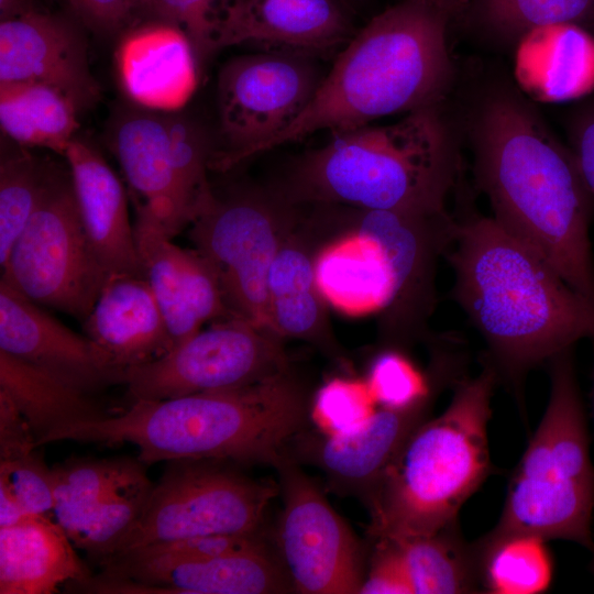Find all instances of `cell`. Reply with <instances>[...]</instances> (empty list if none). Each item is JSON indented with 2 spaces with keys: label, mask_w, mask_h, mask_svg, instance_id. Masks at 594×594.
<instances>
[{
  "label": "cell",
  "mask_w": 594,
  "mask_h": 594,
  "mask_svg": "<svg viewBox=\"0 0 594 594\" xmlns=\"http://www.w3.org/2000/svg\"><path fill=\"white\" fill-rule=\"evenodd\" d=\"M465 128L492 218L594 300V199L571 148L517 87L502 80L480 92Z\"/></svg>",
  "instance_id": "1"
},
{
  "label": "cell",
  "mask_w": 594,
  "mask_h": 594,
  "mask_svg": "<svg viewBox=\"0 0 594 594\" xmlns=\"http://www.w3.org/2000/svg\"><path fill=\"white\" fill-rule=\"evenodd\" d=\"M447 253L453 297L485 341L498 377L518 386L531 369L594 339V300L492 217L458 220Z\"/></svg>",
  "instance_id": "2"
},
{
  "label": "cell",
  "mask_w": 594,
  "mask_h": 594,
  "mask_svg": "<svg viewBox=\"0 0 594 594\" xmlns=\"http://www.w3.org/2000/svg\"><path fill=\"white\" fill-rule=\"evenodd\" d=\"M306 418L305 389L286 372L238 388L132 402L119 415L63 428L46 443H131L145 465L182 459L274 464Z\"/></svg>",
  "instance_id": "3"
},
{
  "label": "cell",
  "mask_w": 594,
  "mask_h": 594,
  "mask_svg": "<svg viewBox=\"0 0 594 594\" xmlns=\"http://www.w3.org/2000/svg\"><path fill=\"white\" fill-rule=\"evenodd\" d=\"M449 20L408 0L373 16L343 46L306 109L266 151L318 131L337 133L440 103L452 79Z\"/></svg>",
  "instance_id": "4"
},
{
  "label": "cell",
  "mask_w": 594,
  "mask_h": 594,
  "mask_svg": "<svg viewBox=\"0 0 594 594\" xmlns=\"http://www.w3.org/2000/svg\"><path fill=\"white\" fill-rule=\"evenodd\" d=\"M331 134L295 164L284 195L289 201L362 210L446 209L460 153L440 103L391 124Z\"/></svg>",
  "instance_id": "5"
},
{
  "label": "cell",
  "mask_w": 594,
  "mask_h": 594,
  "mask_svg": "<svg viewBox=\"0 0 594 594\" xmlns=\"http://www.w3.org/2000/svg\"><path fill=\"white\" fill-rule=\"evenodd\" d=\"M497 378L487 363L460 381L447 409L404 441L365 498L376 541L428 536L455 524L491 473L487 424Z\"/></svg>",
  "instance_id": "6"
},
{
  "label": "cell",
  "mask_w": 594,
  "mask_h": 594,
  "mask_svg": "<svg viewBox=\"0 0 594 594\" xmlns=\"http://www.w3.org/2000/svg\"><path fill=\"white\" fill-rule=\"evenodd\" d=\"M572 350L549 361L548 406L510 479L498 524L484 540L528 534L594 552V466Z\"/></svg>",
  "instance_id": "7"
},
{
  "label": "cell",
  "mask_w": 594,
  "mask_h": 594,
  "mask_svg": "<svg viewBox=\"0 0 594 594\" xmlns=\"http://www.w3.org/2000/svg\"><path fill=\"white\" fill-rule=\"evenodd\" d=\"M1 279L81 323L109 276L85 233L70 174L50 172L42 197L1 265Z\"/></svg>",
  "instance_id": "8"
},
{
  "label": "cell",
  "mask_w": 594,
  "mask_h": 594,
  "mask_svg": "<svg viewBox=\"0 0 594 594\" xmlns=\"http://www.w3.org/2000/svg\"><path fill=\"white\" fill-rule=\"evenodd\" d=\"M217 461H167L140 516L109 559L177 539L254 535L276 488L219 466Z\"/></svg>",
  "instance_id": "9"
},
{
  "label": "cell",
  "mask_w": 594,
  "mask_h": 594,
  "mask_svg": "<svg viewBox=\"0 0 594 594\" xmlns=\"http://www.w3.org/2000/svg\"><path fill=\"white\" fill-rule=\"evenodd\" d=\"M312 57L271 51L222 66L217 85L221 145L211 153V169L228 170L265 152L301 114L324 76Z\"/></svg>",
  "instance_id": "10"
},
{
  "label": "cell",
  "mask_w": 594,
  "mask_h": 594,
  "mask_svg": "<svg viewBox=\"0 0 594 594\" xmlns=\"http://www.w3.org/2000/svg\"><path fill=\"white\" fill-rule=\"evenodd\" d=\"M290 204L251 190L213 196L190 223L195 249L215 270L232 317L267 330V277L287 233Z\"/></svg>",
  "instance_id": "11"
},
{
  "label": "cell",
  "mask_w": 594,
  "mask_h": 594,
  "mask_svg": "<svg viewBox=\"0 0 594 594\" xmlns=\"http://www.w3.org/2000/svg\"><path fill=\"white\" fill-rule=\"evenodd\" d=\"M280 337L240 318L216 321L165 355L123 372L132 402L238 388L288 372Z\"/></svg>",
  "instance_id": "12"
},
{
  "label": "cell",
  "mask_w": 594,
  "mask_h": 594,
  "mask_svg": "<svg viewBox=\"0 0 594 594\" xmlns=\"http://www.w3.org/2000/svg\"><path fill=\"white\" fill-rule=\"evenodd\" d=\"M279 473L284 508L278 544L292 586L302 594L359 593L363 582L358 539L318 487L283 455Z\"/></svg>",
  "instance_id": "13"
},
{
  "label": "cell",
  "mask_w": 594,
  "mask_h": 594,
  "mask_svg": "<svg viewBox=\"0 0 594 594\" xmlns=\"http://www.w3.org/2000/svg\"><path fill=\"white\" fill-rule=\"evenodd\" d=\"M359 230L382 246L393 271L395 293L385 310L389 336L422 331L435 306L438 260L454 239L458 220L440 210H362L352 208Z\"/></svg>",
  "instance_id": "14"
},
{
  "label": "cell",
  "mask_w": 594,
  "mask_h": 594,
  "mask_svg": "<svg viewBox=\"0 0 594 594\" xmlns=\"http://www.w3.org/2000/svg\"><path fill=\"white\" fill-rule=\"evenodd\" d=\"M113 147L135 199L136 220L173 239L215 195L197 193L176 161L165 116L132 112L113 133Z\"/></svg>",
  "instance_id": "15"
},
{
  "label": "cell",
  "mask_w": 594,
  "mask_h": 594,
  "mask_svg": "<svg viewBox=\"0 0 594 594\" xmlns=\"http://www.w3.org/2000/svg\"><path fill=\"white\" fill-rule=\"evenodd\" d=\"M100 566L96 575L124 580L116 585L118 594H270L288 591L290 584L285 569L270 558L263 544L189 560L129 552Z\"/></svg>",
  "instance_id": "16"
},
{
  "label": "cell",
  "mask_w": 594,
  "mask_h": 594,
  "mask_svg": "<svg viewBox=\"0 0 594 594\" xmlns=\"http://www.w3.org/2000/svg\"><path fill=\"white\" fill-rule=\"evenodd\" d=\"M0 351L88 395L122 384L123 371L86 334L0 279Z\"/></svg>",
  "instance_id": "17"
},
{
  "label": "cell",
  "mask_w": 594,
  "mask_h": 594,
  "mask_svg": "<svg viewBox=\"0 0 594 594\" xmlns=\"http://www.w3.org/2000/svg\"><path fill=\"white\" fill-rule=\"evenodd\" d=\"M16 82L53 86L79 111L100 96L79 33L66 21L34 9L0 22V85Z\"/></svg>",
  "instance_id": "18"
},
{
  "label": "cell",
  "mask_w": 594,
  "mask_h": 594,
  "mask_svg": "<svg viewBox=\"0 0 594 594\" xmlns=\"http://www.w3.org/2000/svg\"><path fill=\"white\" fill-rule=\"evenodd\" d=\"M144 275L166 321L174 346L208 321L234 318L217 274L196 249H183L153 227L135 221Z\"/></svg>",
  "instance_id": "19"
},
{
  "label": "cell",
  "mask_w": 594,
  "mask_h": 594,
  "mask_svg": "<svg viewBox=\"0 0 594 594\" xmlns=\"http://www.w3.org/2000/svg\"><path fill=\"white\" fill-rule=\"evenodd\" d=\"M199 62L186 32L162 20L130 29L116 52L121 88L151 112L170 113L186 106L199 84Z\"/></svg>",
  "instance_id": "20"
},
{
  "label": "cell",
  "mask_w": 594,
  "mask_h": 594,
  "mask_svg": "<svg viewBox=\"0 0 594 594\" xmlns=\"http://www.w3.org/2000/svg\"><path fill=\"white\" fill-rule=\"evenodd\" d=\"M81 224L108 274L145 276L124 187L105 158L74 139L65 153Z\"/></svg>",
  "instance_id": "21"
},
{
  "label": "cell",
  "mask_w": 594,
  "mask_h": 594,
  "mask_svg": "<svg viewBox=\"0 0 594 594\" xmlns=\"http://www.w3.org/2000/svg\"><path fill=\"white\" fill-rule=\"evenodd\" d=\"M82 328L123 372L152 362L174 348L145 276L109 274Z\"/></svg>",
  "instance_id": "22"
},
{
  "label": "cell",
  "mask_w": 594,
  "mask_h": 594,
  "mask_svg": "<svg viewBox=\"0 0 594 594\" xmlns=\"http://www.w3.org/2000/svg\"><path fill=\"white\" fill-rule=\"evenodd\" d=\"M342 0H245L221 47L250 43L314 56L355 34Z\"/></svg>",
  "instance_id": "23"
},
{
  "label": "cell",
  "mask_w": 594,
  "mask_h": 594,
  "mask_svg": "<svg viewBox=\"0 0 594 594\" xmlns=\"http://www.w3.org/2000/svg\"><path fill=\"white\" fill-rule=\"evenodd\" d=\"M429 399L406 408H384L346 432L326 435L312 458L330 485L367 497L413 430L425 421Z\"/></svg>",
  "instance_id": "24"
},
{
  "label": "cell",
  "mask_w": 594,
  "mask_h": 594,
  "mask_svg": "<svg viewBox=\"0 0 594 594\" xmlns=\"http://www.w3.org/2000/svg\"><path fill=\"white\" fill-rule=\"evenodd\" d=\"M57 521L30 515L0 528V593L52 594L92 576Z\"/></svg>",
  "instance_id": "25"
},
{
  "label": "cell",
  "mask_w": 594,
  "mask_h": 594,
  "mask_svg": "<svg viewBox=\"0 0 594 594\" xmlns=\"http://www.w3.org/2000/svg\"><path fill=\"white\" fill-rule=\"evenodd\" d=\"M515 74L532 99L580 98L594 89V34L569 23L530 31L516 44Z\"/></svg>",
  "instance_id": "26"
},
{
  "label": "cell",
  "mask_w": 594,
  "mask_h": 594,
  "mask_svg": "<svg viewBox=\"0 0 594 594\" xmlns=\"http://www.w3.org/2000/svg\"><path fill=\"white\" fill-rule=\"evenodd\" d=\"M315 257L318 288L324 301L350 316L386 310L395 282L378 242L353 227Z\"/></svg>",
  "instance_id": "27"
},
{
  "label": "cell",
  "mask_w": 594,
  "mask_h": 594,
  "mask_svg": "<svg viewBox=\"0 0 594 594\" xmlns=\"http://www.w3.org/2000/svg\"><path fill=\"white\" fill-rule=\"evenodd\" d=\"M314 253L285 234L267 277L268 329L328 344L327 304L318 288Z\"/></svg>",
  "instance_id": "28"
},
{
  "label": "cell",
  "mask_w": 594,
  "mask_h": 594,
  "mask_svg": "<svg viewBox=\"0 0 594 594\" xmlns=\"http://www.w3.org/2000/svg\"><path fill=\"white\" fill-rule=\"evenodd\" d=\"M0 389L15 404L30 425L36 446L54 432L109 414L92 395L81 393L44 372L0 351Z\"/></svg>",
  "instance_id": "29"
},
{
  "label": "cell",
  "mask_w": 594,
  "mask_h": 594,
  "mask_svg": "<svg viewBox=\"0 0 594 594\" xmlns=\"http://www.w3.org/2000/svg\"><path fill=\"white\" fill-rule=\"evenodd\" d=\"M78 108L57 88L41 82L0 85L2 131L23 146L65 155L78 129Z\"/></svg>",
  "instance_id": "30"
},
{
  "label": "cell",
  "mask_w": 594,
  "mask_h": 594,
  "mask_svg": "<svg viewBox=\"0 0 594 594\" xmlns=\"http://www.w3.org/2000/svg\"><path fill=\"white\" fill-rule=\"evenodd\" d=\"M413 593L455 594L480 590V554L458 535L455 524L421 537L394 541Z\"/></svg>",
  "instance_id": "31"
},
{
  "label": "cell",
  "mask_w": 594,
  "mask_h": 594,
  "mask_svg": "<svg viewBox=\"0 0 594 594\" xmlns=\"http://www.w3.org/2000/svg\"><path fill=\"white\" fill-rule=\"evenodd\" d=\"M52 470L53 515L67 536L94 505L150 480L139 459L69 460Z\"/></svg>",
  "instance_id": "32"
},
{
  "label": "cell",
  "mask_w": 594,
  "mask_h": 594,
  "mask_svg": "<svg viewBox=\"0 0 594 594\" xmlns=\"http://www.w3.org/2000/svg\"><path fill=\"white\" fill-rule=\"evenodd\" d=\"M466 12L477 31L501 45H516L547 25H594V0H468Z\"/></svg>",
  "instance_id": "33"
},
{
  "label": "cell",
  "mask_w": 594,
  "mask_h": 594,
  "mask_svg": "<svg viewBox=\"0 0 594 594\" xmlns=\"http://www.w3.org/2000/svg\"><path fill=\"white\" fill-rule=\"evenodd\" d=\"M546 540L528 534L479 540L482 587L493 594H537L552 580Z\"/></svg>",
  "instance_id": "34"
},
{
  "label": "cell",
  "mask_w": 594,
  "mask_h": 594,
  "mask_svg": "<svg viewBox=\"0 0 594 594\" xmlns=\"http://www.w3.org/2000/svg\"><path fill=\"white\" fill-rule=\"evenodd\" d=\"M51 168L26 152L0 164V266L33 215Z\"/></svg>",
  "instance_id": "35"
},
{
  "label": "cell",
  "mask_w": 594,
  "mask_h": 594,
  "mask_svg": "<svg viewBox=\"0 0 594 594\" xmlns=\"http://www.w3.org/2000/svg\"><path fill=\"white\" fill-rule=\"evenodd\" d=\"M245 0H142L139 7L156 20L179 26L189 36L199 61L222 48L223 37Z\"/></svg>",
  "instance_id": "36"
},
{
  "label": "cell",
  "mask_w": 594,
  "mask_h": 594,
  "mask_svg": "<svg viewBox=\"0 0 594 594\" xmlns=\"http://www.w3.org/2000/svg\"><path fill=\"white\" fill-rule=\"evenodd\" d=\"M375 403L366 383L333 378L317 392L312 415L326 435L342 433L367 420Z\"/></svg>",
  "instance_id": "37"
},
{
  "label": "cell",
  "mask_w": 594,
  "mask_h": 594,
  "mask_svg": "<svg viewBox=\"0 0 594 594\" xmlns=\"http://www.w3.org/2000/svg\"><path fill=\"white\" fill-rule=\"evenodd\" d=\"M384 408H406L430 398V384L414 363L398 351L381 353L373 361L366 382Z\"/></svg>",
  "instance_id": "38"
},
{
  "label": "cell",
  "mask_w": 594,
  "mask_h": 594,
  "mask_svg": "<svg viewBox=\"0 0 594 594\" xmlns=\"http://www.w3.org/2000/svg\"><path fill=\"white\" fill-rule=\"evenodd\" d=\"M0 482L10 488L28 514H53V470L36 450L14 461H0Z\"/></svg>",
  "instance_id": "39"
},
{
  "label": "cell",
  "mask_w": 594,
  "mask_h": 594,
  "mask_svg": "<svg viewBox=\"0 0 594 594\" xmlns=\"http://www.w3.org/2000/svg\"><path fill=\"white\" fill-rule=\"evenodd\" d=\"M260 544L262 543L256 539L255 534L209 535L150 544L129 552L161 560H189L223 556Z\"/></svg>",
  "instance_id": "40"
},
{
  "label": "cell",
  "mask_w": 594,
  "mask_h": 594,
  "mask_svg": "<svg viewBox=\"0 0 594 594\" xmlns=\"http://www.w3.org/2000/svg\"><path fill=\"white\" fill-rule=\"evenodd\" d=\"M361 594H409L410 584L398 546L394 541H377Z\"/></svg>",
  "instance_id": "41"
},
{
  "label": "cell",
  "mask_w": 594,
  "mask_h": 594,
  "mask_svg": "<svg viewBox=\"0 0 594 594\" xmlns=\"http://www.w3.org/2000/svg\"><path fill=\"white\" fill-rule=\"evenodd\" d=\"M33 431L10 396L0 389V461H14L37 449Z\"/></svg>",
  "instance_id": "42"
},
{
  "label": "cell",
  "mask_w": 594,
  "mask_h": 594,
  "mask_svg": "<svg viewBox=\"0 0 594 594\" xmlns=\"http://www.w3.org/2000/svg\"><path fill=\"white\" fill-rule=\"evenodd\" d=\"M571 151L594 199V100L579 107L569 119Z\"/></svg>",
  "instance_id": "43"
},
{
  "label": "cell",
  "mask_w": 594,
  "mask_h": 594,
  "mask_svg": "<svg viewBox=\"0 0 594 594\" xmlns=\"http://www.w3.org/2000/svg\"><path fill=\"white\" fill-rule=\"evenodd\" d=\"M72 6L92 30L111 34L128 24L132 10L136 7L133 0H69Z\"/></svg>",
  "instance_id": "44"
},
{
  "label": "cell",
  "mask_w": 594,
  "mask_h": 594,
  "mask_svg": "<svg viewBox=\"0 0 594 594\" xmlns=\"http://www.w3.org/2000/svg\"><path fill=\"white\" fill-rule=\"evenodd\" d=\"M29 516L10 488L0 482V528L16 525Z\"/></svg>",
  "instance_id": "45"
},
{
  "label": "cell",
  "mask_w": 594,
  "mask_h": 594,
  "mask_svg": "<svg viewBox=\"0 0 594 594\" xmlns=\"http://www.w3.org/2000/svg\"><path fill=\"white\" fill-rule=\"evenodd\" d=\"M414 1L429 8H432L448 18L454 16L457 13L465 9L468 0H408Z\"/></svg>",
  "instance_id": "46"
},
{
  "label": "cell",
  "mask_w": 594,
  "mask_h": 594,
  "mask_svg": "<svg viewBox=\"0 0 594 594\" xmlns=\"http://www.w3.org/2000/svg\"><path fill=\"white\" fill-rule=\"evenodd\" d=\"M33 9L29 0H0L1 20L16 16Z\"/></svg>",
  "instance_id": "47"
},
{
  "label": "cell",
  "mask_w": 594,
  "mask_h": 594,
  "mask_svg": "<svg viewBox=\"0 0 594 594\" xmlns=\"http://www.w3.org/2000/svg\"><path fill=\"white\" fill-rule=\"evenodd\" d=\"M135 2V6L138 7L139 3L142 1V0H133Z\"/></svg>",
  "instance_id": "48"
},
{
  "label": "cell",
  "mask_w": 594,
  "mask_h": 594,
  "mask_svg": "<svg viewBox=\"0 0 594 594\" xmlns=\"http://www.w3.org/2000/svg\"><path fill=\"white\" fill-rule=\"evenodd\" d=\"M588 31L594 34V25Z\"/></svg>",
  "instance_id": "49"
},
{
  "label": "cell",
  "mask_w": 594,
  "mask_h": 594,
  "mask_svg": "<svg viewBox=\"0 0 594 594\" xmlns=\"http://www.w3.org/2000/svg\"><path fill=\"white\" fill-rule=\"evenodd\" d=\"M593 407H594V386H593Z\"/></svg>",
  "instance_id": "50"
},
{
  "label": "cell",
  "mask_w": 594,
  "mask_h": 594,
  "mask_svg": "<svg viewBox=\"0 0 594 594\" xmlns=\"http://www.w3.org/2000/svg\"><path fill=\"white\" fill-rule=\"evenodd\" d=\"M343 1H344V3H345V0H343Z\"/></svg>",
  "instance_id": "51"
},
{
  "label": "cell",
  "mask_w": 594,
  "mask_h": 594,
  "mask_svg": "<svg viewBox=\"0 0 594 594\" xmlns=\"http://www.w3.org/2000/svg\"><path fill=\"white\" fill-rule=\"evenodd\" d=\"M342 2L344 3V1L342 0Z\"/></svg>",
  "instance_id": "52"
}]
</instances>
